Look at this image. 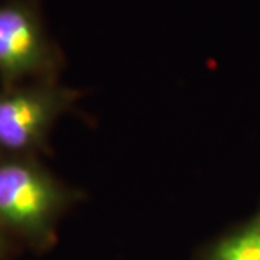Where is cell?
Instances as JSON below:
<instances>
[{"label": "cell", "instance_id": "1", "mask_svg": "<svg viewBox=\"0 0 260 260\" xmlns=\"http://www.w3.org/2000/svg\"><path fill=\"white\" fill-rule=\"evenodd\" d=\"M75 195L29 159L0 160V224L37 246L51 242Z\"/></svg>", "mask_w": 260, "mask_h": 260}, {"label": "cell", "instance_id": "2", "mask_svg": "<svg viewBox=\"0 0 260 260\" xmlns=\"http://www.w3.org/2000/svg\"><path fill=\"white\" fill-rule=\"evenodd\" d=\"M74 90L52 84L0 94V148L25 153L44 145L56 119L75 102Z\"/></svg>", "mask_w": 260, "mask_h": 260}, {"label": "cell", "instance_id": "3", "mask_svg": "<svg viewBox=\"0 0 260 260\" xmlns=\"http://www.w3.org/2000/svg\"><path fill=\"white\" fill-rule=\"evenodd\" d=\"M56 62L54 44L35 0L0 3V77L15 83L51 71Z\"/></svg>", "mask_w": 260, "mask_h": 260}, {"label": "cell", "instance_id": "4", "mask_svg": "<svg viewBox=\"0 0 260 260\" xmlns=\"http://www.w3.org/2000/svg\"><path fill=\"white\" fill-rule=\"evenodd\" d=\"M201 260H260V208L250 218L218 237Z\"/></svg>", "mask_w": 260, "mask_h": 260}]
</instances>
